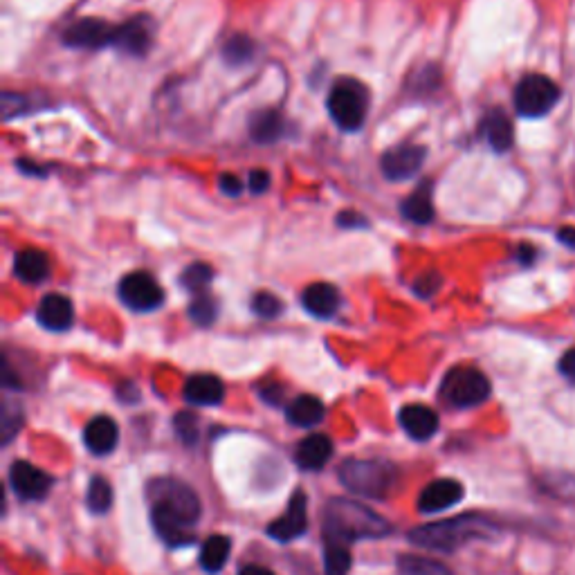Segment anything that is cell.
<instances>
[{"label": "cell", "mask_w": 575, "mask_h": 575, "mask_svg": "<svg viewBox=\"0 0 575 575\" xmlns=\"http://www.w3.org/2000/svg\"><path fill=\"white\" fill-rule=\"evenodd\" d=\"M391 533L385 517L373 513L369 506H362L351 499H331L324 510V537L326 542L344 544L358 540H378Z\"/></svg>", "instance_id": "cell-1"}, {"label": "cell", "mask_w": 575, "mask_h": 575, "mask_svg": "<svg viewBox=\"0 0 575 575\" xmlns=\"http://www.w3.org/2000/svg\"><path fill=\"white\" fill-rule=\"evenodd\" d=\"M495 533L486 519L474 517V515H465V517H456V519H445V522H436V524H427L416 528L412 531V542L423 546V549H432V551H441V553H450L456 551L459 546L470 540H479V537H488Z\"/></svg>", "instance_id": "cell-2"}, {"label": "cell", "mask_w": 575, "mask_h": 575, "mask_svg": "<svg viewBox=\"0 0 575 575\" xmlns=\"http://www.w3.org/2000/svg\"><path fill=\"white\" fill-rule=\"evenodd\" d=\"M340 479L355 495L380 499L394 488L396 468L378 459H351L342 465Z\"/></svg>", "instance_id": "cell-3"}, {"label": "cell", "mask_w": 575, "mask_h": 575, "mask_svg": "<svg viewBox=\"0 0 575 575\" xmlns=\"http://www.w3.org/2000/svg\"><path fill=\"white\" fill-rule=\"evenodd\" d=\"M326 106L342 131H360L369 113V90L355 79H340L328 95Z\"/></svg>", "instance_id": "cell-4"}, {"label": "cell", "mask_w": 575, "mask_h": 575, "mask_svg": "<svg viewBox=\"0 0 575 575\" xmlns=\"http://www.w3.org/2000/svg\"><path fill=\"white\" fill-rule=\"evenodd\" d=\"M441 396L456 409L479 407L490 398V380L474 367H456L443 378Z\"/></svg>", "instance_id": "cell-5"}, {"label": "cell", "mask_w": 575, "mask_h": 575, "mask_svg": "<svg viewBox=\"0 0 575 575\" xmlns=\"http://www.w3.org/2000/svg\"><path fill=\"white\" fill-rule=\"evenodd\" d=\"M560 102V86L546 75H526L515 88V108L522 117L549 115Z\"/></svg>", "instance_id": "cell-6"}, {"label": "cell", "mask_w": 575, "mask_h": 575, "mask_svg": "<svg viewBox=\"0 0 575 575\" xmlns=\"http://www.w3.org/2000/svg\"><path fill=\"white\" fill-rule=\"evenodd\" d=\"M151 497L153 506L171 510L173 515L182 517L191 526H196V522L200 519V501L196 497V492L185 486V483L164 479L151 488Z\"/></svg>", "instance_id": "cell-7"}, {"label": "cell", "mask_w": 575, "mask_h": 575, "mask_svg": "<svg viewBox=\"0 0 575 575\" xmlns=\"http://www.w3.org/2000/svg\"><path fill=\"white\" fill-rule=\"evenodd\" d=\"M120 299L135 313H151L162 306L164 292L149 272H131L120 281Z\"/></svg>", "instance_id": "cell-8"}, {"label": "cell", "mask_w": 575, "mask_h": 575, "mask_svg": "<svg viewBox=\"0 0 575 575\" xmlns=\"http://www.w3.org/2000/svg\"><path fill=\"white\" fill-rule=\"evenodd\" d=\"M9 486L25 501H41L48 497L52 477L27 461H14L9 468Z\"/></svg>", "instance_id": "cell-9"}, {"label": "cell", "mask_w": 575, "mask_h": 575, "mask_svg": "<svg viewBox=\"0 0 575 575\" xmlns=\"http://www.w3.org/2000/svg\"><path fill=\"white\" fill-rule=\"evenodd\" d=\"M63 41L70 48L81 50L106 48L115 41V27L106 21H99V18H81V21L68 25V30L63 32Z\"/></svg>", "instance_id": "cell-10"}, {"label": "cell", "mask_w": 575, "mask_h": 575, "mask_svg": "<svg viewBox=\"0 0 575 575\" xmlns=\"http://www.w3.org/2000/svg\"><path fill=\"white\" fill-rule=\"evenodd\" d=\"M425 162V149L418 144H400L396 149L387 151L382 155V173H385L387 180L394 182H405L409 178H414L418 171H421Z\"/></svg>", "instance_id": "cell-11"}, {"label": "cell", "mask_w": 575, "mask_h": 575, "mask_svg": "<svg viewBox=\"0 0 575 575\" xmlns=\"http://www.w3.org/2000/svg\"><path fill=\"white\" fill-rule=\"evenodd\" d=\"M306 528H308V497L301 490H297L288 501L286 513L281 515L275 524H270L268 535L272 540L286 544L297 540L299 535H304Z\"/></svg>", "instance_id": "cell-12"}, {"label": "cell", "mask_w": 575, "mask_h": 575, "mask_svg": "<svg viewBox=\"0 0 575 575\" xmlns=\"http://www.w3.org/2000/svg\"><path fill=\"white\" fill-rule=\"evenodd\" d=\"M465 497L463 486L456 479H436L418 497V510L425 515L443 513V510L459 504Z\"/></svg>", "instance_id": "cell-13"}, {"label": "cell", "mask_w": 575, "mask_h": 575, "mask_svg": "<svg viewBox=\"0 0 575 575\" xmlns=\"http://www.w3.org/2000/svg\"><path fill=\"white\" fill-rule=\"evenodd\" d=\"M153 41V23L149 16H135L129 23L115 27V48L124 50L133 57H142L149 52Z\"/></svg>", "instance_id": "cell-14"}, {"label": "cell", "mask_w": 575, "mask_h": 575, "mask_svg": "<svg viewBox=\"0 0 575 575\" xmlns=\"http://www.w3.org/2000/svg\"><path fill=\"white\" fill-rule=\"evenodd\" d=\"M36 319L43 328L54 333L68 331L75 322V308H72L70 299L59 295V292H50L39 301V308H36Z\"/></svg>", "instance_id": "cell-15"}, {"label": "cell", "mask_w": 575, "mask_h": 575, "mask_svg": "<svg viewBox=\"0 0 575 575\" xmlns=\"http://www.w3.org/2000/svg\"><path fill=\"white\" fill-rule=\"evenodd\" d=\"M153 526H155V533L160 535V540L169 546H189L194 544V526L185 519L173 515L171 510L162 508V506H153Z\"/></svg>", "instance_id": "cell-16"}, {"label": "cell", "mask_w": 575, "mask_h": 575, "mask_svg": "<svg viewBox=\"0 0 575 575\" xmlns=\"http://www.w3.org/2000/svg\"><path fill=\"white\" fill-rule=\"evenodd\" d=\"M398 421L414 441H430L438 432V414L427 405H405L400 409Z\"/></svg>", "instance_id": "cell-17"}, {"label": "cell", "mask_w": 575, "mask_h": 575, "mask_svg": "<svg viewBox=\"0 0 575 575\" xmlns=\"http://www.w3.org/2000/svg\"><path fill=\"white\" fill-rule=\"evenodd\" d=\"M185 398L198 407L221 405L225 398V385L221 378L212 376V373H200V376H191L187 380Z\"/></svg>", "instance_id": "cell-18"}, {"label": "cell", "mask_w": 575, "mask_h": 575, "mask_svg": "<svg viewBox=\"0 0 575 575\" xmlns=\"http://www.w3.org/2000/svg\"><path fill=\"white\" fill-rule=\"evenodd\" d=\"M117 441H120V430H117V423L113 418L97 416L86 425L84 443L93 454L97 456L111 454L117 447Z\"/></svg>", "instance_id": "cell-19"}, {"label": "cell", "mask_w": 575, "mask_h": 575, "mask_svg": "<svg viewBox=\"0 0 575 575\" xmlns=\"http://www.w3.org/2000/svg\"><path fill=\"white\" fill-rule=\"evenodd\" d=\"M301 304H304V308L313 317L328 319L337 313V308H340V292H337L335 286L319 281V284H310L304 290Z\"/></svg>", "instance_id": "cell-20"}, {"label": "cell", "mask_w": 575, "mask_h": 575, "mask_svg": "<svg viewBox=\"0 0 575 575\" xmlns=\"http://www.w3.org/2000/svg\"><path fill=\"white\" fill-rule=\"evenodd\" d=\"M333 456V443L331 438L324 434H310L297 447V465L301 470H322L324 465L331 461Z\"/></svg>", "instance_id": "cell-21"}, {"label": "cell", "mask_w": 575, "mask_h": 575, "mask_svg": "<svg viewBox=\"0 0 575 575\" xmlns=\"http://www.w3.org/2000/svg\"><path fill=\"white\" fill-rule=\"evenodd\" d=\"M14 272L23 284H41L50 275V259L41 250H23L16 254Z\"/></svg>", "instance_id": "cell-22"}, {"label": "cell", "mask_w": 575, "mask_h": 575, "mask_svg": "<svg viewBox=\"0 0 575 575\" xmlns=\"http://www.w3.org/2000/svg\"><path fill=\"white\" fill-rule=\"evenodd\" d=\"M483 135H486L488 144L497 153L508 151L515 140L513 124H510L508 115L504 111H490L486 115V120H483Z\"/></svg>", "instance_id": "cell-23"}, {"label": "cell", "mask_w": 575, "mask_h": 575, "mask_svg": "<svg viewBox=\"0 0 575 575\" xmlns=\"http://www.w3.org/2000/svg\"><path fill=\"white\" fill-rule=\"evenodd\" d=\"M326 407L319 398L315 396H299L292 400L288 405V421L297 427H304V430H310L324 421Z\"/></svg>", "instance_id": "cell-24"}, {"label": "cell", "mask_w": 575, "mask_h": 575, "mask_svg": "<svg viewBox=\"0 0 575 575\" xmlns=\"http://www.w3.org/2000/svg\"><path fill=\"white\" fill-rule=\"evenodd\" d=\"M230 551H232L230 537H225V535L207 537L203 549H200V567H203L207 573H218L227 564Z\"/></svg>", "instance_id": "cell-25"}, {"label": "cell", "mask_w": 575, "mask_h": 575, "mask_svg": "<svg viewBox=\"0 0 575 575\" xmlns=\"http://www.w3.org/2000/svg\"><path fill=\"white\" fill-rule=\"evenodd\" d=\"M403 216L407 221L418 223V225H427L434 218V205H432V196H430V187L423 185L418 191H414L412 196L405 198L403 203Z\"/></svg>", "instance_id": "cell-26"}, {"label": "cell", "mask_w": 575, "mask_h": 575, "mask_svg": "<svg viewBox=\"0 0 575 575\" xmlns=\"http://www.w3.org/2000/svg\"><path fill=\"white\" fill-rule=\"evenodd\" d=\"M250 133H252V138L261 144L277 142L281 138V133H284V120H281V115L275 111L259 113L252 117Z\"/></svg>", "instance_id": "cell-27"}, {"label": "cell", "mask_w": 575, "mask_h": 575, "mask_svg": "<svg viewBox=\"0 0 575 575\" xmlns=\"http://www.w3.org/2000/svg\"><path fill=\"white\" fill-rule=\"evenodd\" d=\"M88 510L95 515H104L113 506V488L104 477H93L88 483V495H86Z\"/></svg>", "instance_id": "cell-28"}, {"label": "cell", "mask_w": 575, "mask_h": 575, "mask_svg": "<svg viewBox=\"0 0 575 575\" xmlns=\"http://www.w3.org/2000/svg\"><path fill=\"white\" fill-rule=\"evenodd\" d=\"M324 571H326V575H349V571H351V551H349V546L326 542Z\"/></svg>", "instance_id": "cell-29"}, {"label": "cell", "mask_w": 575, "mask_h": 575, "mask_svg": "<svg viewBox=\"0 0 575 575\" xmlns=\"http://www.w3.org/2000/svg\"><path fill=\"white\" fill-rule=\"evenodd\" d=\"M212 277H214V272L207 266V263H194V266H189L185 272H182L180 284L191 292H200L209 286Z\"/></svg>", "instance_id": "cell-30"}, {"label": "cell", "mask_w": 575, "mask_h": 575, "mask_svg": "<svg viewBox=\"0 0 575 575\" xmlns=\"http://www.w3.org/2000/svg\"><path fill=\"white\" fill-rule=\"evenodd\" d=\"M400 571H403V575H452L443 564L423 558H409V555L400 560Z\"/></svg>", "instance_id": "cell-31"}, {"label": "cell", "mask_w": 575, "mask_h": 575, "mask_svg": "<svg viewBox=\"0 0 575 575\" xmlns=\"http://www.w3.org/2000/svg\"><path fill=\"white\" fill-rule=\"evenodd\" d=\"M252 308H254V313L263 319H275L281 315L284 304H281L279 297L272 295V292H259V295L252 299Z\"/></svg>", "instance_id": "cell-32"}, {"label": "cell", "mask_w": 575, "mask_h": 575, "mask_svg": "<svg viewBox=\"0 0 575 575\" xmlns=\"http://www.w3.org/2000/svg\"><path fill=\"white\" fill-rule=\"evenodd\" d=\"M252 50L254 43L250 39H245V36H234V39H230L225 45V59L230 63H236V66H241L243 61H248L252 57Z\"/></svg>", "instance_id": "cell-33"}, {"label": "cell", "mask_w": 575, "mask_h": 575, "mask_svg": "<svg viewBox=\"0 0 575 575\" xmlns=\"http://www.w3.org/2000/svg\"><path fill=\"white\" fill-rule=\"evenodd\" d=\"M189 315L191 319H194L196 324L200 326H207V324H212L214 319H216V304L209 297H203V295H198L194 299V304L189 306Z\"/></svg>", "instance_id": "cell-34"}, {"label": "cell", "mask_w": 575, "mask_h": 575, "mask_svg": "<svg viewBox=\"0 0 575 575\" xmlns=\"http://www.w3.org/2000/svg\"><path fill=\"white\" fill-rule=\"evenodd\" d=\"M176 430L178 436L187 445H194L198 441V418L189 412H182L176 416Z\"/></svg>", "instance_id": "cell-35"}, {"label": "cell", "mask_w": 575, "mask_h": 575, "mask_svg": "<svg viewBox=\"0 0 575 575\" xmlns=\"http://www.w3.org/2000/svg\"><path fill=\"white\" fill-rule=\"evenodd\" d=\"M438 288H441V277H438V275H425V277L418 279L416 286H414V290H416L418 295H421L423 299L432 297Z\"/></svg>", "instance_id": "cell-36"}, {"label": "cell", "mask_w": 575, "mask_h": 575, "mask_svg": "<svg viewBox=\"0 0 575 575\" xmlns=\"http://www.w3.org/2000/svg\"><path fill=\"white\" fill-rule=\"evenodd\" d=\"M218 187H221V191L225 196H239L241 191H243V185H241V180L232 176V173H223L221 178H218Z\"/></svg>", "instance_id": "cell-37"}, {"label": "cell", "mask_w": 575, "mask_h": 575, "mask_svg": "<svg viewBox=\"0 0 575 575\" xmlns=\"http://www.w3.org/2000/svg\"><path fill=\"white\" fill-rule=\"evenodd\" d=\"M270 187V176L263 169H257V171H252L250 173V191L252 194H266V189Z\"/></svg>", "instance_id": "cell-38"}, {"label": "cell", "mask_w": 575, "mask_h": 575, "mask_svg": "<svg viewBox=\"0 0 575 575\" xmlns=\"http://www.w3.org/2000/svg\"><path fill=\"white\" fill-rule=\"evenodd\" d=\"M558 367H560V373H562V376L567 378L569 382H573V385H575V346H573V349H569L567 353L562 355Z\"/></svg>", "instance_id": "cell-39"}, {"label": "cell", "mask_w": 575, "mask_h": 575, "mask_svg": "<svg viewBox=\"0 0 575 575\" xmlns=\"http://www.w3.org/2000/svg\"><path fill=\"white\" fill-rule=\"evenodd\" d=\"M281 396H284V389L279 385H266L261 389V398L266 400L270 405H279L281 403Z\"/></svg>", "instance_id": "cell-40"}, {"label": "cell", "mask_w": 575, "mask_h": 575, "mask_svg": "<svg viewBox=\"0 0 575 575\" xmlns=\"http://www.w3.org/2000/svg\"><path fill=\"white\" fill-rule=\"evenodd\" d=\"M337 223H340V227H367L364 223V218L360 214H355V212H344L340 214V218H337Z\"/></svg>", "instance_id": "cell-41"}, {"label": "cell", "mask_w": 575, "mask_h": 575, "mask_svg": "<svg viewBox=\"0 0 575 575\" xmlns=\"http://www.w3.org/2000/svg\"><path fill=\"white\" fill-rule=\"evenodd\" d=\"M558 239L562 245H567V248L575 250V227H571V225L562 227V230L558 232Z\"/></svg>", "instance_id": "cell-42"}, {"label": "cell", "mask_w": 575, "mask_h": 575, "mask_svg": "<svg viewBox=\"0 0 575 575\" xmlns=\"http://www.w3.org/2000/svg\"><path fill=\"white\" fill-rule=\"evenodd\" d=\"M517 257H519V261L528 266V263H533V259H535V250L531 248V245H522V248L517 250Z\"/></svg>", "instance_id": "cell-43"}, {"label": "cell", "mask_w": 575, "mask_h": 575, "mask_svg": "<svg viewBox=\"0 0 575 575\" xmlns=\"http://www.w3.org/2000/svg\"><path fill=\"white\" fill-rule=\"evenodd\" d=\"M239 575H275L266 567H259V564H250V567H243Z\"/></svg>", "instance_id": "cell-44"}]
</instances>
